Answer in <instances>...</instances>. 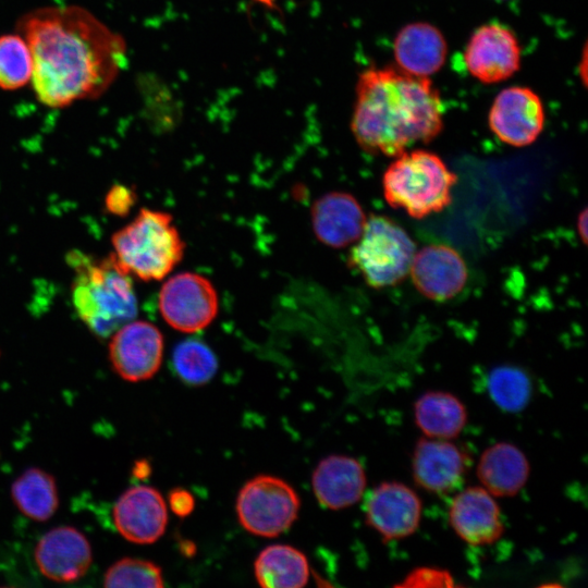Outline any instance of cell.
<instances>
[{
  "label": "cell",
  "instance_id": "34",
  "mask_svg": "<svg viewBox=\"0 0 588 588\" xmlns=\"http://www.w3.org/2000/svg\"><path fill=\"white\" fill-rule=\"evenodd\" d=\"M260 1L267 2L268 0H260Z\"/></svg>",
  "mask_w": 588,
  "mask_h": 588
},
{
  "label": "cell",
  "instance_id": "26",
  "mask_svg": "<svg viewBox=\"0 0 588 588\" xmlns=\"http://www.w3.org/2000/svg\"><path fill=\"white\" fill-rule=\"evenodd\" d=\"M173 368L179 378L189 385H201L212 379L218 362L213 352L194 339L179 343L172 355Z\"/></svg>",
  "mask_w": 588,
  "mask_h": 588
},
{
  "label": "cell",
  "instance_id": "11",
  "mask_svg": "<svg viewBox=\"0 0 588 588\" xmlns=\"http://www.w3.org/2000/svg\"><path fill=\"white\" fill-rule=\"evenodd\" d=\"M108 353L119 377L130 382L145 381L161 366L163 335L151 322L132 320L110 336Z\"/></svg>",
  "mask_w": 588,
  "mask_h": 588
},
{
  "label": "cell",
  "instance_id": "10",
  "mask_svg": "<svg viewBox=\"0 0 588 588\" xmlns=\"http://www.w3.org/2000/svg\"><path fill=\"white\" fill-rule=\"evenodd\" d=\"M543 103L531 88L511 86L493 99L488 114L491 132L502 143L525 147L531 145L543 131Z\"/></svg>",
  "mask_w": 588,
  "mask_h": 588
},
{
  "label": "cell",
  "instance_id": "9",
  "mask_svg": "<svg viewBox=\"0 0 588 588\" xmlns=\"http://www.w3.org/2000/svg\"><path fill=\"white\" fill-rule=\"evenodd\" d=\"M520 59L517 37L500 23H488L476 28L464 50L467 72L482 84L509 79L519 70Z\"/></svg>",
  "mask_w": 588,
  "mask_h": 588
},
{
  "label": "cell",
  "instance_id": "4",
  "mask_svg": "<svg viewBox=\"0 0 588 588\" xmlns=\"http://www.w3.org/2000/svg\"><path fill=\"white\" fill-rule=\"evenodd\" d=\"M457 177L436 154L425 149L406 150L388 166L382 187L387 203L415 219L446 208Z\"/></svg>",
  "mask_w": 588,
  "mask_h": 588
},
{
  "label": "cell",
  "instance_id": "15",
  "mask_svg": "<svg viewBox=\"0 0 588 588\" xmlns=\"http://www.w3.org/2000/svg\"><path fill=\"white\" fill-rule=\"evenodd\" d=\"M494 498L481 486L467 487L453 497L448 520L464 542L479 547L491 544L502 537L504 523Z\"/></svg>",
  "mask_w": 588,
  "mask_h": 588
},
{
  "label": "cell",
  "instance_id": "2",
  "mask_svg": "<svg viewBox=\"0 0 588 588\" xmlns=\"http://www.w3.org/2000/svg\"><path fill=\"white\" fill-rule=\"evenodd\" d=\"M355 91L351 130L368 154L396 157L443 128V102L429 77L371 66L359 74Z\"/></svg>",
  "mask_w": 588,
  "mask_h": 588
},
{
  "label": "cell",
  "instance_id": "24",
  "mask_svg": "<svg viewBox=\"0 0 588 588\" xmlns=\"http://www.w3.org/2000/svg\"><path fill=\"white\" fill-rule=\"evenodd\" d=\"M11 498L24 516L36 522L48 520L59 506L54 477L38 467L27 468L14 479Z\"/></svg>",
  "mask_w": 588,
  "mask_h": 588
},
{
  "label": "cell",
  "instance_id": "33",
  "mask_svg": "<svg viewBox=\"0 0 588 588\" xmlns=\"http://www.w3.org/2000/svg\"><path fill=\"white\" fill-rule=\"evenodd\" d=\"M577 231L581 237V241L586 243L587 240V210L584 209L577 219Z\"/></svg>",
  "mask_w": 588,
  "mask_h": 588
},
{
  "label": "cell",
  "instance_id": "17",
  "mask_svg": "<svg viewBox=\"0 0 588 588\" xmlns=\"http://www.w3.org/2000/svg\"><path fill=\"white\" fill-rule=\"evenodd\" d=\"M469 465L466 453L445 439L424 437L412 455V474L415 483L432 494H445L463 480Z\"/></svg>",
  "mask_w": 588,
  "mask_h": 588
},
{
  "label": "cell",
  "instance_id": "27",
  "mask_svg": "<svg viewBox=\"0 0 588 588\" xmlns=\"http://www.w3.org/2000/svg\"><path fill=\"white\" fill-rule=\"evenodd\" d=\"M33 59L26 40L17 32L0 36V88L15 90L32 79Z\"/></svg>",
  "mask_w": 588,
  "mask_h": 588
},
{
  "label": "cell",
  "instance_id": "16",
  "mask_svg": "<svg viewBox=\"0 0 588 588\" xmlns=\"http://www.w3.org/2000/svg\"><path fill=\"white\" fill-rule=\"evenodd\" d=\"M408 274L420 294L438 302L456 296L468 278L463 257L444 244L427 245L415 252Z\"/></svg>",
  "mask_w": 588,
  "mask_h": 588
},
{
  "label": "cell",
  "instance_id": "7",
  "mask_svg": "<svg viewBox=\"0 0 588 588\" xmlns=\"http://www.w3.org/2000/svg\"><path fill=\"white\" fill-rule=\"evenodd\" d=\"M301 500L281 478L259 475L248 480L236 498V514L242 527L252 535L273 538L296 520Z\"/></svg>",
  "mask_w": 588,
  "mask_h": 588
},
{
  "label": "cell",
  "instance_id": "30",
  "mask_svg": "<svg viewBox=\"0 0 588 588\" xmlns=\"http://www.w3.org/2000/svg\"><path fill=\"white\" fill-rule=\"evenodd\" d=\"M134 204L135 193L123 185L113 186L106 197L108 210L118 216L127 213Z\"/></svg>",
  "mask_w": 588,
  "mask_h": 588
},
{
  "label": "cell",
  "instance_id": "18",
  "mask_svg": "<svg viewBox=\"0 0 588 588\" xmlns=\"http://www.w3.org/2000/svg\"><path fill=\"white\" fill-rule=\"evenodd\" d=\"M448 49L442 32L428 22L404 25L393 41L396 68L419 77L439 72L445 63Z\"/></svg>",
  "mask_w": 588,
  "mask_h": 588
},
{
  "label": "cell",
  "instance_id": "14",
  "mask_svg": "<svg viewBox=\"0 0 588 588\" xmlns=\"http://www.w3.org/2000/svg\"><path fill=\"white\" fill-rule=\"evenodd\" d=\"M118 532L137 544L156 542L166 531L168 509L160 492L149 486H133L125 490L112 509Z\"/></svg>",
  "mask_w": 588,
  "mask_h": 588
},
{
  "label": "cell",
  "instance_id": "12",
  "mask_svg": "<svg viewBox=\"0 0 588 588\" xmlns=\"http://www.w3.org/2000/svg\"><path fill=\"white\" fill-rule=\"evenodd\" d=\"M422 504L418 494L400 481L376 486L365 502V519L384 540L412 536L419 527Z\"/></svg>",
  "mask_w": 588,
  "mask_h": 588
},
{
  "label": "cell",
  "instance_id": "13",
  "mask_svg": "<svg viewBox=\"0 0 588 588\" xmlns=\"http://www.w3.org/2000/svg\"><path fill=\"white\" fill-rule=\"evenodd\" d=\"M34 559L46 578L69 584L86 575L93 563V551L81 530L72 526H59L38 540Z\"/></svg>",
  "mask_w": 588,
  "mask_h": 588
},
{
  "label": "cell",
  "instance_id": "23",
  "mask_svg": "<svg viewBox=\"0 0 588 588\" xmlns=\"http://www.w3.org/2000/svg\"><path fill=\"white\" fill-rule=\"evenodd\" d=\"M254 574L265 588H301L309 579L306 555L289 544H271L254 562Z\"/></svg>",
  "mask_w": 588,
  "mask_h": 588
},
{
  "label": "cell",
  "instance_id": "29",
  "mask_svg": "<svg viewBox=\"0 0 588 588\" xmlns=\"http://www.w3.org/2000/svg\"><path fill=\"white\" fill-rule=\"evenodd\" d=\"M402 587H451L454 580L450 572L437 567H419L408 573Z\"/></svg>",
  "mask_w": 588,
  "mask_h": 588
},
{
  "label": "cell",
  "instance_id": "1",
  "mask_svg": "<svg viewBox=\"0 0 588 588\" xmlns=\"http://www.w3.org/2000/svg\"><path fill=\"white\" fill-rule=\"evenodd\" d=\"M16 32L32 53L34 93L49 108L99 98L127 65L123 36L79 5L34 9Z\"/></svg>",
  "mask_w": 588,
  "mask_h": 588
},
{
  "label": "cell",
  "instance_id": "25",
  "mask_svg": "<svg viewBox=\"0 0 588 588\" xmlns=\"http://www.w3.org/2000/svg\"><path fill=\"white\" fill-rule=\"evenodd\" d=\"M488 391L492 401L503 411H522L531 396V382L520 368L503 365L494 368L488 376Z\"/></svg>",
  "mask_w": 588,
  "mask_h": 588
},
{
  "label": "cell",
  "instance_id": "31",
  "mask_svg": "<svg viewBox=\"0 0 588 588\" xmlns=\"http://www.w3.org/2000/svg\"><path fill=\"white\" fill-rule=\"evenodd\" d=\"M170 510L179 517L188 516L195 507V499L192 493L183 488H174L169 493Z\"/></svg>",
  "mask_w": 588,
  "mask_h": 588
},
{
  "label": "cell",
  "instance_id": "3",
  "mask_svg": "<svg viewBox=\"0 0 588 588\" xmlns=\"http://www.w3.org/2000/svg\"><path fill=\"white\" fill-rule=\"evenodd\" d=\"M73 270L71 298L74 310L93 334L111 336L137 316V299L130 273L113 254L100 259L79 250L68 254Z\"/></svg>",
  "mask_w": 588,
  "mask_h": 588
},
{
  "label": "cell",
  "instance_id": "19",
  "mask_svg": "<svg viewBox=\"0 0 588 588\" xmlns=\"http://www.w3.org/2000/svg\"><path fill=\"white\" fill-rule=\"evenodd\" d=\"M318 502L330 510H342L357 503L367 485L362 463L347 455H330L321 460L311 477Z\"/></svg>",
  "mask_w": 588,
  "mask_h": 588
},
{
  "label": "cell",
  "instance_id": "32",
  "mask_svg": "<svg viewBox=\"0 0 588 588\" xmlns=\"http://www.w3.org/2000/svg\"><path fill=\"white\" fill-rule=\"evenodd\" d=\"M150 473V465L145 461H137L135 463V466L133 468V475L136 478L144 479L146 478Z\"/></svg>",
  "mask_w": 588,
  "mask_h": 588
},
{
  "label": "cell",
  "instance_id": "6",
  "mask_svg": "<svg viewBox=\"0 0 588 588\" xmlns=\"http://www.w3.org/2000/svg\"><path fill=\"white\" fill-rule=\"evenodd\" d=\"M416 248L407 232L391 218L371 215L350 253V262L372 287L401 282L409 272Z\"/></svg>",
  "mask_w": 588,
  "mask_h": 588
},
{
  "label": "cell",
  "instance_id": "28",
  "mask_svg": "<svg viewBox=\"0 0 588 588\" xmlns=\"http://www.w3.org/2000/svg\"><path fill=\"white\" fill-rule=\"evenodd\" d=\"M107 588H160L164 586L162 569L156 563L138 558L115 561L103 575Z\"/></svg>",
  "mask_w": 588,
  "mask_h": 588
},
{
  "label": "cell",
  "instance_id": "21",
  "mask_svg": "<svg viewBox=\"0 0 588 588\" xmlns=\"http://www.w3.org/2000/svg\"><path fill=\"white\" fill-rule=\"evenodd\" d=\"M477 477L493 497L509 498L517 494L526 485L530 464L525 453L506 441L493 443L480 455Z\"/></svg>",
  "mask_w": 588,
  "mask_h": 588
},
{
  "label": "cell",
  "instance_id": "22",
  "mask_svg": "<svg viewBox=\"0 0 588 588\" xmlns=\"http://www.w3.org/2000/svg\"><path fill=\"white\" fill-rule=\"evenodd\" d=\"M414 419L425 437L451 440L466 426L467 411L454 394L432 390L415 401Z\"/></svg>",
  "mask_w": 588,
  "mask_h": 588
},
{
  "label": "cell",
  "instance_id": "20",
  "mask_svg": "<svg viewBox=\"0 0 588 588\" xmlns=\"http://www.w3.org/2000/svg\"><path fill=\"white\" fill-rule=\"evenodd\" d=\"M366 216L357 199L348 193L331 192L318 198L311 208L313 229L320 242L345 247L360 236Z\"/></svg>",
  "mask_w": 588,
  "mask_h": 588
},
{
  "label": "cell",
  "instance_id": "5",
  "mask_svg": "<svg viewBox=\"0 0 588 588\" xmlns=\"http://www.w3.org/2000/svg\"><path fill=\"white\" fill-rule=\"evenodd\" d=\"M113 256L140 280H161L182 260L185 244L168 212L142 208L111 237Z\"/></svg>",
  "mask_w": 588,
  "mask_h": 588
},
{
  "label": "cell",
  "instance_id": "8",
  "mask_svg": "<svg viewBox=\"0 0 588 588\" xmlns=\"http://www.w3.org/2000/svg\"><path fill=\"white\" fill-rule=\"evenodd\" d=\"M159 309L173 329L193 333L211 323L219 302L211 282L193 272H181L169 278L159 293Z\"/></svg>",
  "mask_w": 588,
  "mask_h": 588
}]
</instances>
